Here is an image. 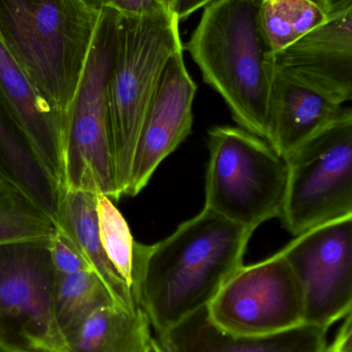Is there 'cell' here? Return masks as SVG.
Here are the masks:
<instances>
[{
	"instance_id": "cb8c5ba5",
	"label": "cell",
	"mask_w": 352,
	"mask_h": 352,
	"mask_svg": "<svg viewBox=\"0 0 352 352\" xmlns=\"http://www.w3.org/2000/svg\"><path fill=\"white\" fill-rule=\"evenodd\" d=\"M86 1L96 10L112 8L123 16H147L161 10H171L169 0H86Z\"/></svg>"
},
{
	"instance_id": "484cf974",
	"label": "cell",
	"mask_w": 352,
	"mask_h": 352,
	"mask_svg": "<svg viewBox=\"0 0 352 352\" xmlns=\"http://www.w3.org/2000/svg\"><path fill=\"white\" fill-rule=\"evenodd\" d=\"M212 1L214 0H169V3L172 12L181 21Z\"/></svg>"
},
{
	"instance_id": "8992f818",
	"label": "cell",
	"mask_w": 352,
	"mask_h": 352,
	"mask_svg": "<svg viewBox=\"0 0 352 352\" xmlns=\"http://www.w3.org/2000/svg\"><path fill=\"white\" fill-rule=\"evenodd\" d=\"M287 161L243 128L209 131L205 207L256 231L280 217L287 192Z\"/></svg>"
},
{
	"instance_id": "9a60e30c",
	"label": "cell",
	"mask_w": 352,
	"mask_h": 352,
	"mask_svg": "<svg viewBox=\"0 0 352 352\" xmlns=\"http://www.w3.org/2000/svg\"><path fill=\"white\" fill-rule=\"evenodd\" d=\"M345 109L329 97L274 72L267 142L285 160L304 142L334 123Z\"/></svg>"
},
{
	"instance_id": "f1b7e54d",
	"label": "cell",
	"mask_w": 352,
	"mask_h": 352,
	"mask_svg": "<svg viewBox=\"0 0 352 352\" xmlns=\"http://www.w3.org/2000/svg\"><path fill=\"white\" fill-rule=\"evenodd\" d=\"M316 2H318V3L322 6V3H324V0H315Z\"/></svg>"
},
{
	"instance_id": "603a6c76",
	"label": "cell",
	"mask_w": 352,
	"mask_h": 352,
	"mask_svg": "<svg viewBox=\"0 0 352 352\" xmlns=\"http://www.w3.org/2000/svg\"><path fill=\"white\" fill-rule=\"evenodd\" d=\"M49 250L52 263L58 274H72L82 271H93L86 258L72 243V240L58 228L49 241Z\"/></svg>"
},
{
	"instance_id": "ffe728a7",
	"label": "cell",
	"mask_w": 352,
	"mask_h": 352,
	"mask_svg": "<svg viewBox=\"0 0 352 352\" xmlns=\"http://www.w3.org/2000/svg\"><path fill=\"white\" fill-rule=\"evenodd\" d=\"M260 16L262 30L274 53L293 45L328 21L315 0H264Z\"/></svg>"
},
{
	"instance_id": "d6986e66",
	"label": "cell",
	"mask_w": 352,
	"mask_h": 352,
	"mask_svg": "<svg viewBox=\"0 0 352 352\" xmlns=\"http://www.w3.org/2000/svg\"><path fill=\"white\" fill-rule=\"evenodd\" d=\"M116 305L111 294L94 271L72 274L56 273L54 308L62 334L68 339L99 308Z\"/></svg>"
},
{
	"instance_id": "3957f363",
	"label": "cell",
	"mask_w": 352,
	"mask_h": 352,
	"mask_svg": "<svg viewBox=\"0 0 352 352\" xmlns=\"http://www.w3.org/2000/svg\"><path fill=\"white\" fill-rule=\"evenodd\" d=\"M99 14L86 0H0V41L63 119Z\"/></svg>"
},
{
	"instance_id": "8fae6325",
	"label": "cell",
	"mask_w": 352,
	"mask_h": 352,
	"mask_svg": "<svg viewBox=\"0 0 352 352\" xmlns=\"http://www.w3.org/2000/svg\"><path fill=\"white\" fill-rule=\"evenodd\" d=\"M196 93L183 49L178 50L165 64L143 119L124 196L140 194L159 165L191 133Z\"/></svg>"
},
{
	"instance_id": "5bb4252c",
	"label": "cell",
	"mask_w": 352,
	"mask_h": 352,
	"mask_svg": "<svg viewBox=\"0 0 352 352\" xmlns=\"http://www.w3.org/2000/svg\"><path fill=\"white\" fill-rule=\"evenodd\" d=\"M0 93L52 177L63 188V118L0 41Z\"/></svg>"
},
{
	"instance_id": "4316f807",
	"label": "cell",
	"mask_w": 352,
	"mask_h": 352,
	"mask_svg": "<svg viewBox=\"0 0 352 352\" xmlns=\"http://www.w3.org/2000/svg\"><path fill=\"white\" fill-rule=\"evenodd\" d=\"M322 8L329 20L339 14H344L349 10H352V0H324Z\"/></svg>"
},
{
	"instance_id": "9c48e42d",
	"label": "cell",
	"mask_w": 352,
	"mask_h": 352,
	"mask_svg": "<svg viewBox=\"0 0 352 352\" xmlns=\"http://www.w3.org/2000/svg\"><path fill=\"white\" fill-rule=\"evenodd\" d=\"M218 328L236 335L276 334L304 324L303 293L282 252L242 266L207 306Z\"/></svg>"
},
{
	"instance_id": "5b68a950",
	"label": "cell",
	"mask_w": 352,
	"mask_h": 352,
	"mask_svg": "<svg viewBox=\"0 0 352 352\" xmlns=\"http://www.w3.org/2000/svg\"><path fill=\"white\" fill-rule=\"evenodd\" d=\"M119 23V12L101 8L63 119V190L103 194L115 201L119 199L110 140L107 88L117 54Z\"/></svg>"
},
{
	"instance_id": "52a82bcc",
	"label": "cell",
	"mask_w": 352,
	"mask_h": 352,
	"mask_svg": "<svg viewBox=\"0 0 352 352\" xmlns=\"http://www.w3.org/2000/svg\"><path fill=\"white\" fill-rule=\"evenodd\" d=\"M279 219L291 235L352 215V111L342 115L287 159Z\"/></svg>"
},
{
	"instance_id": "2e32d148",
	"label": "cell",
	"mask_w": 352,
	"mask_h": 352,
	"mask_svg": "<svg viewBox=\"0 0 352 352\" xmlns=\"http://www.w3.org/2000/svg\"><path fill=\"white\" fill-rule=\"evenodd\" d=\"M0 176L26 195L55 221L62 190L43 166L0 93Z\"/></svg>"
},
{
	"instance_id": "7c38bea8",
	"label": "cell",
	"mask_w": 352,
	"mask_h": 352,
	"mask_svg": "<svg viewBox=\"0 0 352 352\" xmlns=\"http://www.w3.org/2000/svg\"><path fill=\"white\" fill-rule=\"evenodd\" d=\"M274 72L344 105L352 97V10L329 19L273 57Z\"/></svg>"
},
{
	"instance_id": "6da1fadb",
	"label": "cell",
	"mask_w": 352,
	"mask_h": 352,
	"mask_svg": "<svg viewBox=\"0 0 352 352\" xmlns=\"http://www.w3.org/2000/svg\"><path fill=\"white\" fill-rule=\"evenodd\" d=\"M253 233L204 207L161 241L134 242L132 294L157 336L210 304Z\"/></svg>"
},
{
	"instance_id": "ba28073f",
	"label": "cell",
	"mask_w": 352,
	"mask_h": 352,
	"mask_svg": "<svg viewBox=\"0 0 352 352\" xmlns=\"http://www.w3.org/2000/svg\"><path fill=\"white\" fill-rule=\"evenodd\" d=\"M49 241L0 244V347L6 352L68 351L54 308Z\"/></svg>"
},
{
	"instance_id": "d4e9b609",
	"label": "cell",
	"mask_w": 352,
	"mask_h": 352,
	"mask_svg": "<svg viewBox=\"0 0 352 352\" xmlns=\"http://www.w3.org/2000/svg\"><path fill=\"white\" fill-rule=\"evenodd\" d=\"M327 352H352V316L351 314L344 318L342 326L332 344Z\"/></svg>"
},
{
	"instance_id": "30bf717a",
	"label": "cell",
	"mask_w": 352,
	"mask_h": 352,
	"mask_svg": "<svg viewBox=\"0 0 352 352\" xmlns=\"http://www.w3.org/2000/svg\"><path fill=\"white\" fill-rule=\"evenodd\" d=\"M299 281L304 324L329 330L352 308V215L308 230L280 250Z\"/></svg>"
},
{
	"instance_id": "277c9868",
	"label": "cell",
	"mask_w": 352,
	"mask_h": 352,
	"mask_svg": "<svg viewBox=\"0 0 352 352\" xmlns=\"http://www.w3.org/2000/svg\"><path fill=\"white\" fill-rule=\"evenodd\" d=\"M171 10L120 14L119 41L107 88L110 140L118 199L125 194L143 119L171 56L183 49Z\"/></svg>"
},
{
	"instance_id": "7402d4cb",
	"label": "cell",
	"mask_w": 352,
	"mask_h": 352,
	"mask_svg": "<svg viewBox=\"0 0 352 352\" xmlns=\"http://www.w3.org/2000/svg\"><path fill=\"white\" fill-rule=\"evenodd\" d=\"M96 219L99 239L105 256L132 293L136 240L130 226L113 200L103 194L96 195Z\"/></svg>"
},
{
	"instance_id": "83f0119b",
	"label": "cell",
	"mask_w": 352,
	"mask_h": 352,
	"mask_svg": "<svg viewBox=\"0 0 352 352\" xmlns=\"http://www.w3.org/2000/svg\"><path fill=\"white\" fill-rule=\"evenodd\" d=\"M142 352H167L163 345L159 342L158 339L151 337L148 342L145 345Z\"/></svg>"
},
{
	"instance_id": "7a4b0ae2",
	"label": "cell",
	"mask_w": 352,
	"mask_h": 352,
	"mask_svg": "<svg viewBox=\"0 0 352 352\" xmlns=\"http://www.w3.org/2000/svg\"><path fill=\"white\" fill-rule=\"evenodd\" d=\"M262 1L211 2L186 49L234 120L267 142L274 51L260 25Z\"/></svg>"
},
{
	"instance_id": "44dd1931",
	"label": "cell",
	"mask_w": 352,
	"mask_h": 352,
	"mask_svg": "<svg viewBox=\"0 0 352 352\" xmlns=\"http://www.w3.org/2000/svg\"><path fill=\"white\" fill-rule=\"evenodd\" d=\"M56 230L50 215L0 176V244L49 241Z\"/></svg>"
},
{
	"instance_id": "4fadbf2b",
	"label": "cell",
	"mask_w": 352,
	"mask_h": 352,
	"mask_svg": "<svg viewBox=\"0 0 352 352\" xmlns=\"http://www.w3.org/2000/svg\"><path fill=\"white\" fill-rule=\"evenodd\" d=\"M326 329L303 324L262 336L227 332L213 324L200 308L157 336L167 352H327Z\"/></svg>"
},
{
	"instance_id": "f546056e",
	"label": "cell",
	"mask_w": 352,
	"mask_h": 352,
	"mask_svg": "<svg viewBox=\"0 0 352 352\" xmlns=\"http://www.w3.org/2000/svg\"><path fill=\"white\" fill-rule=\"evenodd\" d=\"M0 352H6V351H4V349H2L1 347H0Z\"/></svg>"
},
{
	"instance_id": "e0dca14e",
	"label": "cell",
	"mask_w": 352,
	"mask_h": 352,
	"mask_svg": "<svg viewBox=\"0 0 352 352\" xmlns=\"http://www.w3.org/2000/svg\"><path fill=\"white\" fill-rule=\"evenodd\" d=\"M56 226L86 258L105 283L116 305L128 310L140 308L101 246L97 228L96 195L82 190H62Z\"/></svg>"
},
{
	"instance_id": "ac0fdd59",
	"label": "cell",
	"mask_w": 352,
	"mask_h": 352,
	"mask_svg": "<svg viewBox=\"0 0 352 352\" xmlns=\"http://www.w3.org/2000/svg\"><path fill=\"white\" fill-rule=\"evenodd\" d=\"M142 308L107 305L93 311L70 335L66 352H142L151 338Z\"/></svg>"
}]
</instances>
